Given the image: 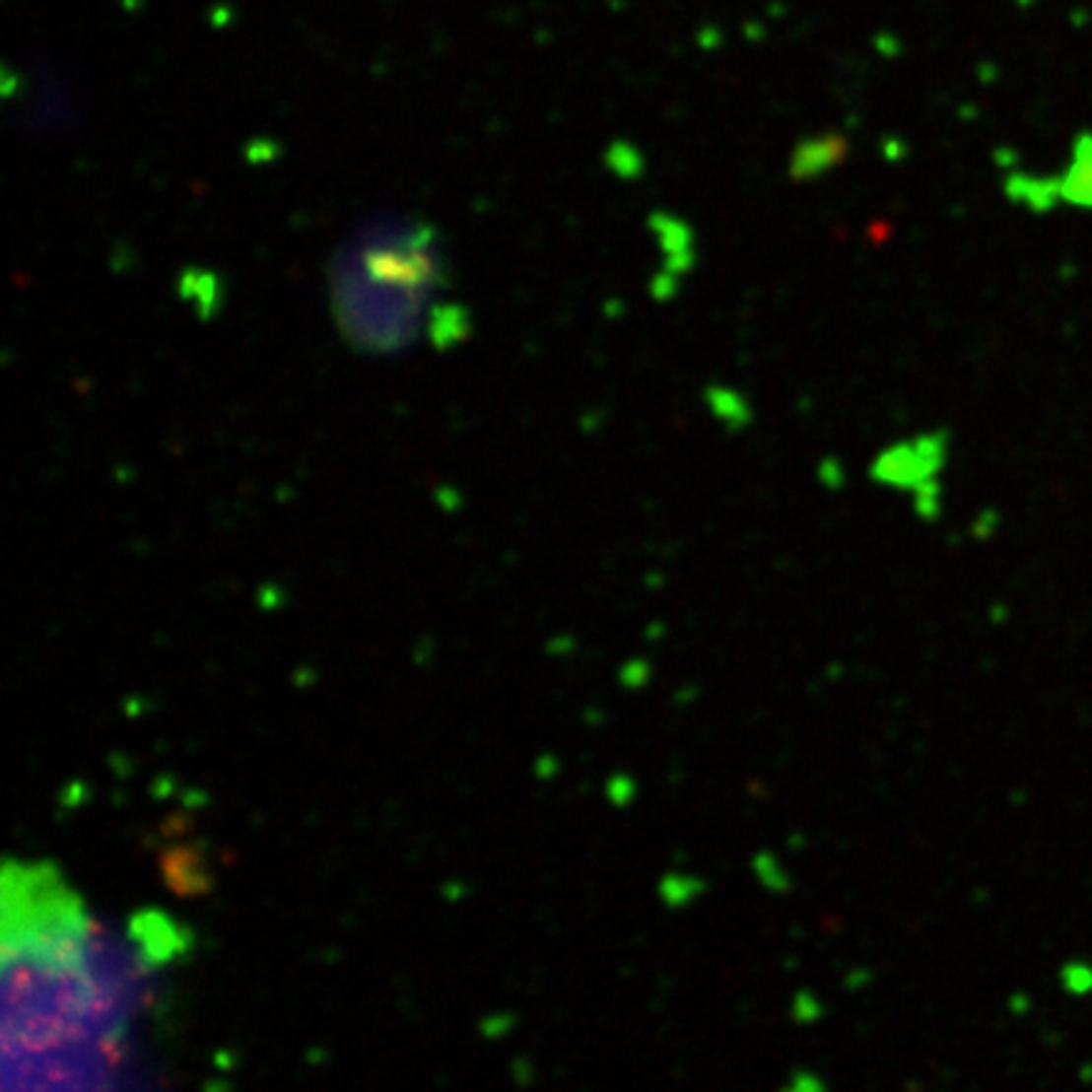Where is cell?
Instances as JSON below:
<instances>
[{"instance_id": "7c38bea8", "label": "cell", "mask_w": 1092, "mask_h": 1092, "mask_svg": "<svg viewBox=\"0 0 1092 1092\" xmlns=\"http://www.w3.org/2000/svg\"><path fill=\"white\" fill-rule=\"evenodd\" d=\"M617 680L625 691H643L650 686L652 680V662L648 657H628L617 670Z\"/></svg>"}, {"instance_id": "3957f363", "label": "cell", "mask_w": 1092, "mask_h": 1092, "mask_svg": "<svg viewBox=\"0 0 1092 1092\" xmlns=\"http://www.w3.org/2000/svg\"><path fill=\"white\" fill-rule=\"evenodd\" d=\"M850 140L840 132H822L812 134L807 140L796 142L789 155V177L794 182L817 180L848 163L850 158Z\"/></svg>"}, {"instance_id": "277c9868", "label": "cell", "mask_w": 1092, "mask_h": 1092, "mask_svg": "<svg viewBox=\"0 0 1092 1092\" xmlns=\"http://www.w3.org/2000/svg\"><path fill=\"white\" fill-rule=\"evenodd\" d=\"M1059 205L1092 210V134H1082L1069 145L1064 170L1055 174Z\"/></svg>"}, {"instance_id": "30bf717a", "label": "cell", "mask_w": 1092, "mask_h": 1092, "mask_svg": "<svg viewBox=\"0 0 1092 1092\" xmlns=\"http://www.w3.org/2000/svg\"><path fill=\"white\" fill-rule=\"evenodd\" d=\"M638 794H640L638 779L628 772H615L607 782H604V796H607V802L617 809L633 807Z\"/></svg>"}, {"instance_id": "6da1fadb", "label": "cell", "mask_w": 1092, "mask_h": 1092, "mask_svg": "<svg viewBox=\"0 0 1092 1092\" xmlns=\"http://www.w3.org/2000/svg\"><path fill=\"white\" fill-rule=\"evenodd\" d=\"M951 450L946 431H928L908 441L893 443L875 455L870 463V478L885 489L913 494L923 483L938 481Z\"/></svg>"}, {"instance_id": "ac0fdd59", "label": "cell", "mask_w": 1092, "mask_h": 1092, "mask_svg": "<svg viewBox=\"0 0 1092 1092\" xmlns=\"http://www.w3.org/2000/svg\"><path fill=\"white\" fill-rule=\"evenodd\" d=\"M665 630H668V628H662L660 622H652L650 628H648V630H646V638H648V640L662 638V635H665Z\"/></svg>"}, {"instance_id": "e0dca14e", "label": "cell", "mask_w": 1092, "mask_h": 1092, "mask_svg": "<svg viewBox=\"0 0 1092 1092\" xmlns=\"http://www.w3.org/2000/svg\"><path fill=\"white\" fill-rule=\"evenodd\" d=\"M1077 1077H1080V1082H1085V1085H1092V1062L1080 1064V1069H1077Z\"/></svg>"}, {"instance_id": "ba28073f", "label": "cell", "mask_w": 1092, "mask_h": 1092, "mask_svg": "<svg viewBox=\"0 0 1092 1092\" xmlns=\"http://www.w3.org/2000/svg\"><path fill=\"white\" fill-rule=\"evenodd\" d=\"M1058 984L1072 999H1087V996H1092V961L1067 959L1058 969Z\"/></svg>"}, {"instance_id": "8fae6325", "label": "cell", "mask_w": 1092, "mask_h": 1092, "mask_svg": "<svg viewBox=\"0 0 1092 1092\" xmlns=\"http://www.w3.org/2000/svg\"><path fill=\"white\" fill-rule=\"evenodd\" d=\"M913 506H916V513H919L923 521H935L943 512V489L941 478L938 481L923 483L921 489L913 491Z\"/></svg>"}, {"instance_id": "9a60e30c", "label": "cell", "mask_w": 1092, "mask_h": 1092, "mask_svg": "<svg viewBox=\"0 0 1092 1092\" xmlns=\"http://www.w3.org/2000/svg\"><path fill=\"white\" fill-rule=\"evenodd\" d=\"M845 989H850V991H862V989H867L872 984V971L870 969H853L845 974L843 979Z\"/></svg>"}, {"instance_id": "4fadbf2b", "label": "cell", "mask_w": 1092, "mask_h": 1092, "mask_svg": "<svg viewBox=\"0 0 1092 1092\" xmlns=\"http://www.w3.org/2000/svg\"><path fill=\"white\" fill-rule=\"evenodd\" d=\"M723 392V402H716L714 397H709L711 413L726 425H746L749 420V405L744 402V397H738L733 389H720Z\"/></svg>"}, {"instance_id": "5bb4252c", "label": "cell", "mask_w": 1092, "mask_h": 1092, "mask_svg": "<svg viewBox=\"0 0 1092 1092\" xmlns=\"http://www.w3.org/2000/svg\"><path fill=\"white\" fill-rule=\"evenodd\" d=\"M782 1090L786 1092H825L827 1080L814 1069H794L785 1080Z\"/></svg>"}, {"instance_id": "52a82bcc", "label": "cell", "mask_w": 1092, "mask_h": 1092, "mask_svg": "<svg viewBox=\"0 0 1092 1092\" xmlns=\"http://www.w3.org/2000/svg\"><path fill=\"white\" fill-rule=\"evenodd\" d=\"M751 875H754V880L759 885H762V890H767V893L772 895H786L791 893V875L789 870L785 867V862H782V857H779L777 853H772V850H759V853L751 854Z\"/></svg>"}, {"instance_id": "2e32d148", "label": "cell", "mask_w": 1092, "mask_h": 1092, "mask_svg": "<svg viewBox=\"0 0 1092 1092\" xmlns=\"http://www.w3.org/2000/svg\"><path fill=\"white\" fill-rule=\"evenodd\" d=\"M1032 1004H1035L1032 996L1024 991H1014L1009 999H1006V1009H1009V1014H1014V1017H1024V1014H1029V1011H1032Z\"/></svg>"}, {"instance_id": "9c48e42d", "label": "cell", "mask_w": 1092, "mask_h": 1092, "mask_svg": "<svg viewBox=\"0 0 1092 1092\" xmlns=\"http://www.w3.org/2000/svg\"><path fill=\"white\" fill-rule=\"evenodd\" d=\"M825 1001L819 999V993H814L812 989H799L794 991L789 1001V1019L799 1027H812L819 1019L825 1017Z\"/></svg>"}, {"instance_id": "8992f818", "label": "cell", "mask_w": 1092, "mask_h": 1092, "mask_svg": "<svg viewBox=\"0 0 1092 1092\" xmlns=\"http://www.w3.org/2000/svg\"><path fill=\"white\" fill-rule=\"evenodd\" d=\"M709 893V880L693 870H665L655 883L657 901L668 911H686Z\"/></svg>"}, {"instance_id": "7a4b0ae2", "label": "cell", "mask_w": 1092, "mask_h": 1092, "mask_svg": "<svg viewBox=\"0 0 1092 1092\" xmlns=\"http://www.w3.org/2000/svg\"><path fill=\"white\" fill-rule=\"evenodd\" d=\"M650 231L662 253L660 273L652 276V297L670 299L678 291L680 279L696 263V239L693 228L683 218L657 210L650 216Z\"/></svg>"}, {"instance_id": "5b68a950", "label": "cell", "mask_w": 1092, "mask_h": 1092, "mask_svg": "<svg viewBox=\"0 0 1092 1092\" xmlns=\"http://www.w3.org/2000/svg\"><path fill=\"white\" fill-rule=\"evenodd\" d=\"M1006 198L1014 205H1024L1032 213H1045V210L1058 208V185L1055 174H1035L1014 170L1004 177Z\"/></svg>"}]
</instances>
